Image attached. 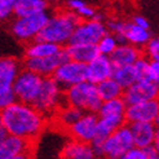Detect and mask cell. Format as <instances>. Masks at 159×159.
Returning <instances> with one entry per match:
<instances>
[{
  "instance_id": "obj_33",
  "label": "cell",
  "mask_w": 159,
  "mask_h": 159,
  "mask_svg": "<svg viewBox=\"0 0 159 159\" xmlns=\"http://www.w3.org/2000/svg\"><path fill=\"white\" fill-rule=\"evenodd\" d=\"M96 13H97V11L94 9V8L89 7L88 4L83 5L82 8H79V9L75 12V14L80 20H93V17H94V14Z\"/></svg>"
},
{
  "instance_id": "obj_23",
  "label": "cell",
  "mask_w": 159,
  "mask_h": 159,
  "mask_svg": "<svg viewBox=\"0 0 159 159\" xmlns=\"http://www.w3.org/2000/svg\"><path fill=\"white\" fill-rule=\"evenodd\" d=\"M83 113L84 111H82L80 109L66 104V105L61 106L57 111H56L53 118L56 120V124L60 125L62 129H67L71 124L75 123L78 119L82 116Z\"/></svg>"
},
{
  "instance_id": "obj_16",
  "label": "cell",
  "mask_w": 159,
  "mask_h": 159,
  "mask_svg": "<svg viewBox=\"0 0 159 159\" xmlns=\"http://www.w3.org/2000/svg\"><path fill=\"white\" fill-rule=\"evenodd\" d=\"M132 134L133 145L145 148L148 145L158 144V128L155 123L150 122H132L128 124Z\"/></svg>"
},
{
  "instance_id": "obj_12",
  "label": "cell",
  "mask_w": 159,
  "mask_h": 159,
  "mask_svg": "<svg viewBox=\"0 0 159 159\" xmlns=\"http://www.w3.org/2000/svg\"><path fill=\"white\" fill-rule=\"evenodd\" d=\"M159 94V84L149 80V79H139L129 87L123 89L122 98L125 105H133L137 102L148 101L158 98Z\"/></svg>"
},
{
  "instance_id": "obj_15",
  "label": "cell",
  "mask_w": 159,
  "mask_h": 159,
  "mask_svg": "<svg viewBox=\"0 0 159 159\" xmlns=\"http://www.w3.org/2000/svg\"><path fill=\"white\" fill-rule=\"evenodd\" d=\"M97 119H98L97 113L84 111L82 114V116L66 129L69 136L73 140L89 142L91 144V141L94 136V132H96Z\"/></svg>"
},
{
  "instance_id": "obj_34",
  "label": "cell",
  "mask_w": 159,
  "mask_h": 159,
  "mask_svg": "<svg viewBox=\"0 0 159 159\" xmlns=\"http://www.w3.org/2000/svg\"><path fill=\"white\" fill-rule=\"evenodd\" d=\"M144 152H145L148 159H158L159 158V146H158V144L145 146Z\"/></svg>"
},
{
  "instance_id": "obj_29",
  "label": "cell",
  "mask_w": 159,
  "mask_h": 159,
  "mask_svg": "<svg viewBox=\"0 0 159 159\" xmlns=\"http://www.w3.org/2000/svg\"><path fill=\"white\" fill-rule=\"evenodd\" d=\"M146 79L159 84V60H149Z\"/></svg>"
},
{
  "instance_id": "obj_20",
  "label": "cell",
  "mask_w": 159,
  "mask_h": 159,
  "mask_svg": "<svg viewBox=\"0 0 159 159\" xmlns=\"http://www.w3.org/2000/svg\"><path fill=\"white\" fill-rule=\"evenodd\" d=\"M123 35L125 38L127 43H129L134 47H139V48H144L145 44L149 42V39L152 38V31L150 29H145L137 26L131 21L124 23V29H123Z\"/></svg>"
},
{
  "instance_id": "obj_25",
  "label": "cell",
  "mask_w": 159,
  "mask_h": 159,
  "mask_svg": "<svg viewBox=\"0 0 159 159\" xmlns=\"http://www.w3.org/2000/svg\"><path fill=\"white\" fill-rule=\"evenodd\" d=\"M111 78H113L123 89H125L127 87H129L131 84H133L137 80V75H136V71L133 69V65L114 66Z\"/></svg>"
},
{
  "instance_id": "obj_19",
  "label": "cell",
  "mask_w": 159,
  "mask_h": 159,
  "mask_svg": "<svg viewBox=\"0 0 159 159\" xmlns=\"http://www.w3.org/2000/svg\"><path fill=\"white\" fill-rule=\"evenodd\" d=\"M61 155H62V158H66V159H93V158H96V155L93 153L92 145L89 142H83V141L73 140V139L63 146Z\"/></svg>"
},
{
  "instance_id": "obj_30",
  "label": "cell",
  "mask_w": 159,
  "mask_h": 159,
  "mask_svg": "<svg viewBox=\"0 0 159 159\" xmlns=\"http://www.w3.org/2000/svg\"><path fill=\"white\" fill-rule=\"evenodd\" d=\"M16 0H0V21H5L13 14Z\"/></svg>"
},
{
  "instance_id": "obj_7",
  "label": "cell",
  "mask_w": 159,
  "mask_h": 159,
  "mask_svg": "<svg viewBox=\"0 0 159 159\" xmlns=\"http://www.w3.org/2000/svg\"><path fill=\"white\" fill-rule=\"evenodd\" d=\"M133 145L132 134L128 125H120L114 132H111L101 145V157L110 159H122L124 153Z\"/></svg>"
},
{
  "instance_id": "obj_22",
  "label": "cell",
  "mask_w": 159,
  "mask_h": 159,
  "mask_svg": "<svg viewBox=\"0 0 159 159\" xmlns=\"http://www.w3.org/2000/svg\"><path fill=\"white\" fill-rule=\"evenodd\" d=\"M48 9L47 0H16L13 5V16L22 17L39 12H44Z\"/></svg>"
},
{
  "instance_id": "obj_17",
  "label": "cell",
  "mask_w": 159,
  "mask_h": 159,
  "mask_svg": "<svg viewBox=\"0 0 159 159\" xmlns=\"http://www.w3.org/2000/svg\"><path fill=\"white\" fill-rule=\"evenodd\" d=\"M114 65L109 56L98 53L91 62L87 63V80L97 84L104 79H107L113 74Z\"/></svg>"
},
{
  "instance_id": "obj_31",
  "label": "cell",
  "mask_w": 159,
  "mask_h": 159,
  "mask_svg": "<svg viewBox=\"0 0 159 159\" xmlns=\"http://www.w3.org/2000/svg\"><path fill=\"white\" fill-rule=\"evenodd\" d=\"M122 159H148L146 154L144 152V148H139V146H132L124 153Z\"/></svg>"
},
{
  "instance_id": "obj_32",
  "label": "cell",
  "mask_w": 159,
  "mask_h": 159,
  "mask_svg": "<svg viewBox=\"0 0 159 159\" xmlns=\"http://www.w3.org/2000/svg\"><path fill=\"white\" fill-rule=\"evenodd\" d=\"M124 23H125V21H123V20H110L105 23V26H106L107 33L118 34V33H123Z\"/></svg>"
},
{
  "instance_id": "obj_1",
  "label": "cell",
  "mask_w": 159,
  "mask_h": 159,
  "mask_svg": "<svg viewBox=\"0 0 159 159\" xmlns=\"http://www.w3.org/2000/svg\"><path fill=\"white\" fill-rule=\"evenodd\" d=\"M0 120L8 134L35 142L44 129L47 118L33 105L16 100L0 110Z\"/></svg>"
},
{
  "instance_id": "obj_35",
  "label": "cell",
  "mask_w": 159,
  "mask_h": 159,
  "mask_svg": "<svg viewBox=\"0 0 159 159\" xmlns=\"http://www.w3.org/2000/svg\"><path fill=\"white\" fill-rule=\"evenodd\" d=\"M87 2L85 0H66V7L67 9L71 11V12H76L79 8H82L83 5H85Z\"/></svg>"
},
{
  "instance_id": "obj_37",
  "label": "cell",
  "mask_w": 159,
  "mask_h": 159,
  "mask_svg": "<svg viewBox=\"0 0 159 159\" xmlns=\"http://www.w3.org/2000/svg\"><path fill=\"white\" fill-rule=\"evenodd\" d=\"M7 131H5V128H4V125H3V123H2V120H0V141H2L5 136H7Z\"/></svg>"
},
{
  "instance_id": "obj_13",
  "label": "cell",
  "mask_w": 159,
  "mask_h": 159,
  "mask_svg": "<svg viewBox=\"0 0 159 159\" xmlns=\"http://www.w3.org/2000/svg\"><path fill=\"white\" fill-rule=\"evenodd\" d=\"M33 141L25 140L13 134L7 136L0 141V159H26L30 158L33 150Z\"/></svg>"
},
{
  "instance_id": "obj_3",
  "label": "cell",
  "mask_w": 159,
  "mask_h": 159,
  "mask_svg": "<svg viewBox=\"0 0 159 159\" xmlns=\"http://www.w3.org/2000/svg\"><path fill=\"white\" fill-rule=\"evenodd\" d=\"M31 105L45 118H52L61 106L66 105L63 89L52 76H44Z\"/></svg>"
},
{
  "instance_id": "obj_18",
  "label": "cell",
  "mask_w": 159,
  "mask_h": 159,
  "mask_svg": "<svg viewBox=\"0 0 159 159\" xmlns=\"http://www.w3.org/2000/svg\"><path fill=\"white\" fill-rule=\"evenodd\" d=\"M141 56H142L141 48L134 47L129 43H124V44H118L116 48L111 52L109 57L114 66H123V65H132Z\"/></svg>"
},
{
  "instance_id": "obj_4",
  "label": "cell",
  "mask_w": 159,
  "mask_h": 159,
  "mask_svg": "<svg viewBox=\"0 0 159 159\" xmlns=\"http://www.w3.org/2000/svg\"><path fill=\"white\" fill-rule=\"evenodd\" d=\"M63 94H65V101L67 105L75 106L82 111L97 113L98 107L102 104L96 84L88 80H83L80 83L70 85L69 88L63 91Z\"/></svg>"
},
{
  "instance_id": "obj_9",
  "label": "cell",
  "mask_w": 159,
  "mask_h": 159,
  "mask_svg": "<svg viewBox=\"0 0 159 159\" xmlns=\"http://www.w3.org/2000/svg\"><path fill=\"white\" fill-rule=\"evenodd\" d=\"M107 33L104 22L96 20L79 21L71 34L67 44H97Z\"/></svg>"
},
{
  "instance_id": "obj_21",
  "label": "cell",
  "mask_w": 159,
  "mask_h": 159,
  "mask_svg": "<svg viewBox=\"0 0 159 159\" xmlns=\"http://www.w3.org/2000/svg\"><path fill=\"white\" fill-rule=\"evenodd\" d=\"M65 51L69 56V60L82 63L91 62L98 54L96 44H67Z\"/></svg>"
},
{
  "instance_id": "obj_27",
  "label": "cell",
  "mask_w": 159,
  "mask_h": 159,
  "mask_svg": "<svg viewBox=\"0 0 159 159\" xmlns=\"http://www.w3.org/2000/svg\"><path fill=\"white\" fill-rule=\"evenodd\" d=\"M97 45V49H98V53L101 54H105V56H110L111 52H113L115 48H116V40H115V36L110 33H106L104 36H102L98 43L96 44Z\"/></svg>"
},
{
  "instance_id": "obj_5",
  "label": "cell",
  "mask_w": 159,
  "mask_h": 159,
  "mask_svg": "<svg viewBox=\"0 0 159 159\" xmlns=\"http://www.w3.org/2000/svg\"><path fill=\"white\" fill-rule=\"evenodd\" d=\"M22 69V62L13 56L0 57V110L16 101L13 93L14 79Z\"/></svg>"
},
{
  "instance_id": "obj_24",
  "label": "cell",
  "mask_w": 159,
  "mask_h": 159,
  "mask_svg": "<svg viewBox=\"0 0 159 159\" xmlns=\"http://www.w3.org/2000/svg\"><path fill=\"white\" fill-rule=\"evenodd\" d=\"M61 48L60 45L44 42V40H33L25 49V58H38V57H47L52 56Z\"/></svg>"
},
{
  "instance_id": "obj_6",
  "label": "cell",
  "mask_w": 159,
  "mask_h": 159,
  "mask_svg": "<svg viewBox=\"0 0 159 159\" xmlns=\"http://www.w3.org/2000/svg\"><path fill=\"white\" fill-rule=\"evenodd\" d=\"M48 17L49 14L47 13V11L29 16H22V17H16V20L11 23V34L18 42H33L45 25Z\"/></svg>"
},
{
  "instance_id": "obj_26",
  "label": "cell",
  "mask_w": 159,
  "mask_h": 159,
  "mask_svg": "<svg viewBox=\"0 0 159 159\" xmlns=\"http://www.w3.org/2000/svg\"><path fill=\"white\" fill-rule=\"evenodd\" d=\"M97 87V92L98 96L102 101H107L111 98H116V97H122L123 93V88L119 85L113 78H107L104 79L102 82L96 84Z\"/></svg>"
},
{
  "instance_id": "obj_8",
  "label": "cell",
  "mask_w": 159,
  "mask_h": 159,
  "mask_svg": "<svg viewBox=\"0 0 159 159\" xmlns=\"http://www.w3.org/2000/svg\"><path fill=\"white\" fill-rule=\"evenodd\" d=\"M43 76L38 75L34 71L29 69H21L13 83V93L16 96V100L31 105V102L40 88Z\"/></svg>"
},
{
  "instance_id": "obj_11",
  "label": "cell",
  "mask_w": 159,
  "mask_h": 159,
  "mask_svg": "<svg viewBox=\"0 0 159 159\" xmlns=\"http://www.w3.org/2000/svg\"><path fill=\"white\" fill-rule=\"evenodd\" d=\"M69 60V56L65 48H61L52 56L47 57H38V58H25L23 61V67L34 71L40 76H52L54 70L57 69L61 63Z\"/></svg>"
},
{
  "instance_id": "obj_36",
  "label": "cell",
  "mask_w": 159,
  "mask_h": 159,
  "mask_svg": "<svg viewBox=\"0 0 159 159\" xmlns=\"http://www.w3.org/2000/svg\"><path fill=\"white\" fill-rule=\"evenodd\" d=\"M132 22L134 23V25H137V26L145 27V29H150V23H149V21L144 17V16H134V17L132 18Z\"/></svg>"
},
{
  "instance_id": "obj_10",
  "label": "cell",
  "mask_w": 159,
  "mask_h": 159,
  "mask_svg": "<svg viewBox=\"0 0 159 159\" xmlns=\"http://www.w3.org/2000/svg\"><path fill=\"white\" fill-rule=\"evenodd\" d=\"M52 78L65 91L70 85L87 80V63L67 60L54 70Z\"/></svg>"
},
{
  "instance_id": "obj_28",
  "label": "cell",
  "mask_w": 159,
  "mask_h": 159,
  "mask_svg": "<svg viewBox=\"0 0 159 159\" xmlns=\"http://www.w3.org/2000/svg\"><path fill=\"white\" fill-rule=\"evenodd\" d=\"M145 48L149 60H159V39L157 36H152L149 39V42L145 44Z\"/></svg>"
},
{
  "instance_id": "obj_14",
  "label": "cell",
  "mask_w": 159,
  "mask_h": 159,
  "mask_svg": "<svg viewBox=\"0 0 159 159\" xmlns=\"http://www.w3.org/2000/svg\"><path fill=\"white\" fill-rule=\"evenodd\" d=\"M159 119V101L158 98L137 102L133 105H127L125 120L132 122H150L158 123Z\"/></svg>"
},
{
  "instance_id": "obj_2",
  "label": "cell",
  "mask_w": 159,
  "mask_h": 159,
  "mask_svg": "<svg viewBox=\"0 0 159 159\" xmlns=\"http://www.w3.org/2000/svg\"><path fill=\"white\" fill-rule=\"evenodd\" d=\"M79 21L80 18L71 11L54 13L48 17L45 25L35 38V40L54 43L60 47L66 45Z\"/></svg>"
},
{
  "instance_id": "obj_38",
  "label": "cell",
  "mask_w": 159,
  "mask_h": 159,
  "mask_svg": "<svg viewBox=\"0 0 159 159\" xmlns=\"http://www.w3.org/2000/svg\"><path fill=\"white\" fill-rule=\"evenodd\" d=\"M47 2H48V3H53V4H54V3H58L60 0H47Z\"/></svg>"
}]
</instances>
